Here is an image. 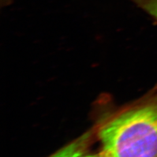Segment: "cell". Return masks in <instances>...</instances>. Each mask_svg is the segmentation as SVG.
<instances>
[{"label":"cell","instance_id":"cell-1","mask_svg":"<svg viewBox=\"0 0 157 157\" xmlns=\"http://www.w3.org/2000/svg\"><path fill=\"white\" fill-rule=\"evenodd\" d=\"M98 157H157V88L98 130Z\"/></svg>","mask_w":157,"mask_h":157},{"label":"cell","instance_id":"cell-2","mask_svg":"<svg viewBox=\"0 0 157 157\" xmlns=\"http://www.w3.org/2000/svg\"><path fill=\"white\" fill-rule=\"evenodd\" d=\"M90 132L77 137L48 157H98L90 150Z\"/></svg>","mask_w":157,"mask_h":157},{"label":"cell","instance_id":"cell-3","mask_svg":"<svg viewBox=\"0 0 157 157\" xmlns=\"http://www.w3.org/2000/svg\"><path fill=\"white\" fill-rule=\"evenodd\" d=\"M157 23V0H130Z\"/></svg>","mask_w":157,"mask_h":157},{"label":"cell","instance_id":"cell-4","mask_svg":"<svg viewBox=\"0 0 157 157\" xmlns=\"http://www.w3.org/2000/svg\"><path fill=\"white\" fill-rule=\"evenodd\" d=\"M13 0H2V6H7L8 5L11 3Z\"/></svg>","mask_w":157,"mask_h":157}]
</instances>
